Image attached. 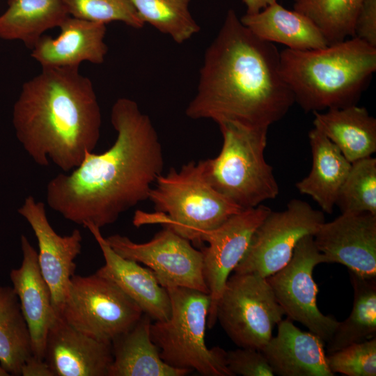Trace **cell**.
Returning a JSON list of instances; mask_svg holds the SVG:
<instances>
[{
	"label": "cell",
	"mask_w": 376,
	"mask_h": 376,
	"mask_svg": "<svg viewBox=\"0 0 376 376\" xmlns=\"http://www.w3.org/2000/svg\"><path fill=\"white\" fill-rule=\"evenodd\" d=\"M111 123L117 133L105 152H86L81 163L52 178L46 189L50 208L75 224L101 228L148 198L162 173L164 155L150 117L127 97L113 104Z\"/></svg>",
	"instance_id": "1"
},
{
	"label": "cell",
	"mask_w": 376,
	"mask_h": 376,
	"mask_svg": "<svg viewBox=\"0 0 376 376\" xmlns=\"http://www.w3.org/2000/svg\"><path fill=\"white\" fill-rule=\"evenodd\" d=\"M295 103L280 71V52L228 10L207 48L198 83L185 113L194 120L234 121L267 127L281 120Z\"/></svg>",
	"instance_id": "2"
},
{
	"label": "cell",
	"mask_w": 376,
	"mask_h": 376,
	"mask_svg": "<svg viewBox=\"0 0 376 376\" xmlns=\"http://www.w3.org/2000/svg\"><path fill=\"white\" fill-rule=\"evenodd\" d=\"M16 136L41 166L68 173L93 152L102 115L91 80L79 68H42L24 82L13 109Z\"/></svg>",
	"instance_id": "3"
},
{
	"label": "cell",
	"mask_w": 376,
	"mask_h": 376,
	"mask_svg": "<svg viewBox=\"0 0 376 376\" xmlns=\"http://www.w3.org/2000/svg\"><path fill=\"white\" fill-rule=\"evenodd\" d=\"M376 70V47L357 37L318 49L280 52V71L305 112L357 104Z\"/></svg>",
	"instance_id": "4"
},
{
	"label": "cell",
	"mask_w": 376,
	"mask_h": 376,
	"mask_svg": "<svg viewBox=\"0 0 376 376\" xmlns=\"http://www.w3.org/2000/svg\"><path fill=\"white\" fill-rule=\"evenodd\" d=\"M155 183L148 199L155 212L136 210L132 220L136 227L159 224L201 244L207 232L243 210L212 187L205 176L204 160L190 161L178 170L171 168Z\"/></svg>",
	"instance_id": "5"
},
{
	"label": "cell",
	"mask_w": 376,
	"mask_h": 376,
	"mask_svg": "<svg viewBox=\"0 0 376 376\" xmlns=\"http://www.w3.org/2000/svg\"><path fill=\"white\" fill-rule=\"evenodd\" d=\"M217 124L223 138L221 151L214 158L204 159L212 187L242 210L274 199L279 187L264 156L268 128L234 121Z\"/></svg>",
	"instance_id": "6"
},
{
	"label": "cell",
	"mask_w": 376,
	"mask_h": 376,
	"mask_svg": "<svg viewBox=\"0 0 376 376\" xmlns=\"http://www.w3.org/2000/svg\"><path fill=\"white\" fill-rule=\"evenodd\" d=\"M171 301L169 318L150 324V336L168 365L195 370L204 376H233L226 364V352L208 348L205 329L209 295L182 287L166 288Z\"/></svg>",
	"instance_id": "7"
},
{
	"label": "cell",
	"mask_w": 376,
	"mask_h": 376,
	"mask_svg": "<svg viewBox=\"0 0 376 376\" xmlns=\"http://www.w3.org/2000/svg\"><path fill=\"white\" fill-rule=\"evenodd\" d=\"M59 315L86 336L111 343L143 313L115 283L95 273L72 276Z\"/></svg>",
	"instance_id": "8"
},
{
	"label": "cell",
	"mask_w": 376,
	"mask_h": 376,
	"mask_svg": "<svg viewBox=\"0 0 376 376\" xmlns=\"http://www.w3.org/2000/svg\"><path fill=\"white\" fill-rule=\"evenodd\" d=\"M216 313L217 321L236 345L260 351L285 315L267 278L235 272L226 283Z\"/></svg>",
	"instance_id": "9"
},
{
	"label": "cell",
	"mask_w": 376,
	"mask_h": 376,
	"mask_svg": "<svg viewBox=\"0 0 376 376\" xmlns=\"http://www.w3.org/2000/svg\"><path fill=\"white\" fill-rule=\"evenodd\" d=\"M324 221L322 211L299 199L291 200L284 210H271L255 230L233 272L267 278L285 267L298 242L306 235H314Z\"/></svg>",
	"instance_id": "10"
},
{
	"label": "cell",
	"mask_w": 376,
	"mask_h": 376,
	"mask_svg": "<svg viewBox=\"0 0 376 376\" xmlns=\"http://www.w3.org/2000/svg\"><path fill=\"white\" fill-rule=\"evenodd\" d=\"M324 263L327 259L317 249L313 235H308L298 242L288 264L267 280L285 315L327 343L339 322L322 313L317 305L318 288L313 272Z\"/></svg>",
	"instance_id": "11"
},
{
	"label": "cell",
	"mask_w": 376,
	"mask_h": 376,
	"mask_svg": "<svg viewBox=\"0 0 376 376\" xmlns=\"http://www.w3.org/2000/svg\"><path fill=\"white\" fill-rule=\"evenodd\" d=\"M148 242L136 243L114 234L105 237L123 258L141 263L154 273L164 288L182 287L208 294L203 275V253L188 240L163 226Z\"/></svg>",
	"instance_id": "12"
},
{
	"label": "cell",
	"mask_w": 376,
	"mask_h": 376,
	"mask_svg": "<svg viewBox=\"0 0 376 376\" xmlns=\"http://www.w3.org/2000/svg\"><path fill=\"white\" fill-rule=\"evenodd\" d=\"M272 210L264 205L241 210L218 228L207 232L203 242V275L210 297L207 325L217 322V306L226 283L246 253L251 237Z\"/></svg>",
	"instance_id": "13"
},
{
	"label": "cell",
	"mask_w": 376,
	"mask_h": 376,
	"mask_svg": "<svg viewBox=\"0 0 376 376\" xmlns=\"http://www.w3.org/2000/svg\"><path fill=\"white\" fill-rule=\"evenodd\" d=\"M30 225L38 241V263L49 285L54 308L58 315L76 269L75 259L81 251L82 235L74 229L68 235H58L51 226L45 203L27 196L17 210Z\"/></svg>",
	"instance_id": "14"
},
{
	"label": "cell",
	"mask_w": 376,
	"mask_h": 376,
	"mask_svg": "<svg viewBox=\"0 0 376 376\" xmlns=\"http://www.w3.org/2000/svg\"><path fill=\"white\" fill-rule=\"evenodd\" d=\"M327 263H340L363 278H376V215L341 214L313 235Z\"/></svg>",
	"instance_id": "15"
},
{
	"label": "cell",
	"mask_w": 376,
	"mask_h": 376,
	"mask_svg": "<svg viewBox=\"0 0 376 376\" xmlns=\"http://www.w3.org/2000/svg\"><path fill=\"white\" fill-rule=\"evenodd\" d=\"M44 360L54 376H108L111 343L86 336L58 315L47 334Z\"/></svg>",
	"instance_id": "16"
},
{
	"label": "cell",
	"mask_w": 376,
	"mask_h": 376,
	"mask_svg": "<svg viewBox=\"0 0 376 376\" xmlns=\"http://www.w3.org/2000/svg\"><path fill=\"white\" fill-rule=\"evenodd\" d=\"M20 244L22 264L10 271V279L28 326L32 354L44 359L47 334L58 314L52 304L50 288L40 269L38 252L24 235H21Z\"/></svg>",
	"instance_id": "17"
},
{
	"label": "cell",
	"mask_w": 376,
	"mask_h": 376,
	"mask_svg": "<svg viewBox=\"0 0 376 376\" xmlns=\"http://www.w3.org/2000/svg\"><path fill=\"white\" fill-rule=\"evenodd\" d=\"M59 28L56 37L43 35L31 49V57L42 68H79L84 61H104L106 24L70 15Z\"/></svg>",
	"instance_id": "18"
},
{
	"label": "cell",
	"mask_w": 376,
	"mask_h": 376,
	"mask_svg": "<svg viewBox=\"0 0 376 376\" xmlns=\"http://www.w3.org/2000/svg\"><path fill=\"white\" fill-rule=\"evenodd\" d=\"M84 227L96 240L105 261L95 273L115 283L151 320H167L171 311L169 293L159 283L153 272L116 253L97 226L86 224Z\"/></svg>",
	"instance_id": "19"
},
{
	"label": "cell",
	"mask_w": 376,
	"mask_h": 376,
	"mask_svg": "<svg viewBox=\"0 0 376 376\" xmlns=\"http://www.w3.org/2000/svg\"><path fill=\"white\" fill-rule=\"evenodd\" d=\"M277 326V334L261 350L274 375H335L329 368L324 342L319 336L300 330L288 318Z\"/></svg>",
	"instance_id": "20"
},
{
	"label": "cell",
	"mask_w": 376,
	"mask_h": 376,
	"mask_svg": "<svg viewBox=\"0 0 376 376\" xmlns=\"http://www.w3.org/2000/svg\"><path fill=\"white\" fill-rule=\"evenodd\" d=\"M151 318L144 314L111 342L113 361L108 376H185L191 371L172 367L160 357L150 336Z\"/></svg>",
	"instance_id": "21"
},
{
	"label": "cell",
	"mask_w": 376,
	"mask_h": 376,
	"mask_svg": "<svg viewBox=\"0 0 376 376\" xmlns=\"http://www.w3.org/2000/svg\"><path fill=\"white\" fill-rule=\"evenodd\" d=\"M308 139L312 155L311 169L295 186L300 194L311 196L323 212L331 214L351 162L318 129L314 127L310 130Z\"/></svg>",
	"instance_id": "22"
},
{
	"label": "cell",
	"mask_w": 376,
	"mask_h": 376,
	"mask_svg": "<svg viewBox=\"0 0 376 376\" xmlns=\"http://www.w3.org/2000/svg\"><path fill=\"white\" fill-rule=\"evenodd\" d=\"M314 127L353 162L376 152V119L357 104L315 111Z\"/></svg>",
	"instance_id": "23"
},
{
	"label": "cell",
	"mask_w": 376,
	"mask_h": 376,
	"mask_svg": "<svg viewBox=\"0 0 376 376\" xmlns=\"http://www.w3.org/2000/svg\"><path fill=\"white\" fill-rule=\"evenodd\" d=\"M242 23L258 38L293 50L318 49L328 45L315 23L304 14L276 2L255 14L245 13Z\"/></svg>",
	"instance_id": "24"
},
{
	"label": "cell",
	"mask_w": 376,
	"mask_h": 376,
	"mask_svg": "<svg viewBox=\"0 0 376 376\" xmlns=\"http://www.w3.org/2000/svg\"><path fill=\"white\" fill-rule=\"evenodd\" d=\"M0 15V38L20 40L32 49L43 33L70 15L63 0H7Z\"/></svg>",
	"instance_id": "25"
},
{
	"label": "cell",
	"mask_w": 376,
	"mask_h": 376,
	"mask_svg": "<svg viewBox=\"0 0 376 376\" xmlns=\"http://www.w3.org/2000/svg\"><path fill=\"white\" fill-rule=\"evenodd\" d=\"M349 274L354 290L352 309L327 342L329 354L376 336V278H363L350 271Z\"/></svg>",
	"instance_id": "26"
},
{
	"label": "cell",
	"mask_w": 376,
	"mask_h": 376,
	"mask_svg": "<svg viewBox=\"0 0 376 376\" xmlns=\"http://www.w3.org/2000/svg\"><path fill=\"white\" fill-rule=\"evenodd\" d=\"M32 354L28 326L13 287L0 285V364L9 375H21Z\"/></svg>",
	"instance_id": "27"
},
{
	"label": "cell",
	"mask_w": 376,
	"mask_h": 376,
	"mask_svg": "<svg viewBox=\"0 0 376 376\" xmlns=\"http://www.w3.org/2000/svg\"><path fill=\"white\" fill-rule=\"evenodd\" d=\"M363 0H300L293 10L311 19L328 45L354 37V27Z\"/></svg>",
	"instance_id": "28"
},
{
	"label": "cell",
	"mask_w": 376,
	"mask_h": 376,
	"mask_svg": "<svg viewBox=\"0 0 376 376\" xmlns=\"http://www.w3.org/2000/svg\"><path fill=\"white\" fill-rule=\"evenodd\" d=\"M146 24L183 43L200 31L189 10L191 0H130Z\"/></svg>",
	"instance_id": "29"
},
{
	"label": "cell",
	"mask_w": 376,
	"mask_h": 376,
	"mask_svg": "<svg viewBox=\"0 0 376 376\" xmlns=\"http://www.w3.org/2000/svg\"><path fill=\"white\" fill-rule=\"evenodd\" d=\"M336 205L341 214L376 215V159L372 156L351 163Z\"/></svg>",
	"instance_id": "30"
},
{
	"label": "cell",
	"mask_w": 376,
	"mask_h": 376,
	"mask_svg": "<svg viewBox=\"0 0 376 376\" xmlns=\"http://www.w3.org/2000/svg\"><path fill=\"white\" fill-rule=\"evenodd\" d=\"M68 14L85 20L107 24L120 22L134 29L145 24L130 0H63Z\"/></svg>",
	"instance_id": "31"
},
{
	"label": "cell",
	"mask_w": 376,
	"mask_h": 376,
	"mask_svg": "<svg viewBox=\"0 0 376 376\" xmlns=\"http://www.w3.org/2000/svg\"><path fill=\"white\" fill-rule=\"evenodd\" d=\"M329 370L335 375H376V338L349 345L327 355Z\"/></svg>",
	"instance_id": "32"
},
{
	"label": "cell",
	"mask_w": 376,
	"mask_h": 376,
	"mask_svg": "<svg viewBox=\"0 0 376 376\" xmlns=\"http://www.w3.org/2000/svg\"><path fill=\"white\" fill-rule=\"evenodd\" d=\"M226 364L233 376H272L274 372L260 350L239 347L226 352Z\"/></svg>",
	"instance_id": "33"
},
{
	"label": "cell",
	"mask_w": 376,
	"mask_h": 376,
	"mask_svg": "<svg viewBox=\"0 0 376 376\" xmlns=\"http://www.w3.org/2000/svg\"><path fill=\"white\" fill-rule=\"evenodd\" d=\"M354 37L376 47V0H363L356 17Z\"/></svg>",
	"instance_id": "34"
},
{
	"label": "cell",
	"mask_w": 376,
	"mask_h": 376,
	"mask_svg": "<svg viewBox=\"0 0 376 376\" xmlns=\"http://www.w3.org/2000/svg\"><path fill=\"white\" fill-rule=\"evenodd\" d=\"M22 376H54L44 359L31 355L24 362L22 370Z\"/></svg>",
	"instance_id": "35"
},
{
	"label": "cell",
	"mask_w": 376,
	"mask_h": 376,
	"mask_svg": "<svg viewBox=\"0 0 376 376\" xmlns=\"http://www.w3.org/2000/svg\"><path fill=\"white\" fill-rule=\"evenodd\" d=\"M247 14H255L267 6L278 2L277 0H242Z\"/></svg>",
	"instance_id": "36"
},
{
	"label": "cell",
	"mask_w": 376,
	"mask_h": 376,
	"mask_svg": "<svg viewBox=\"0 0 376 376\" xmlns=\"http://www.w3.org/2000/svg\"><path fill=\"white\" fill-rule=\"evenodd\" d=\"M0 376H9V374L6 371V370L0 364Z\"/></svg>",
	"instance_id": "37"
},
{
	"label": "cell",
	"mask_w": 376,
	"mask_h": 376,
	"mask_svg": "<svg viewBox=\"0 0 376 376\" xmlns=\"http://www.w3.org/2000/svg\"><path fill=\"white\" fill-rule=\"evenodd\" d=\"M293 1H294V2H297V1H299L300 0H293Z\"/></svg>",
	"instance_id": "38"
}]
</instances>
